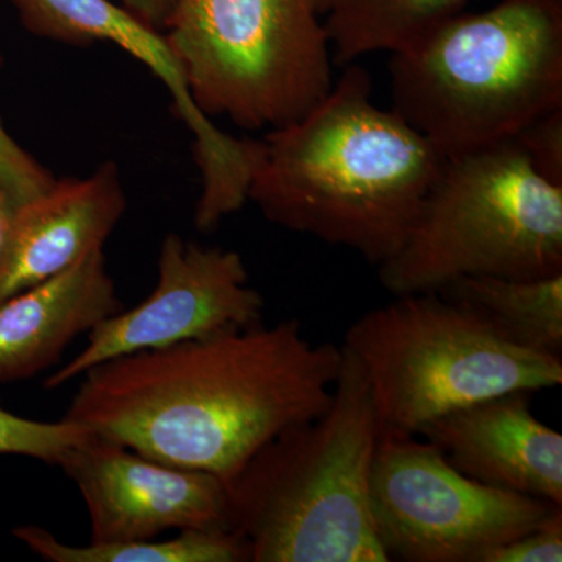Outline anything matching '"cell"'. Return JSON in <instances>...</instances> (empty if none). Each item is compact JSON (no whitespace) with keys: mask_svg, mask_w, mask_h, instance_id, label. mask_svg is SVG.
I'll use <instances>...</instances> for the list:
<instances>
[{"mask_svg":"<svg viewBox=\"0 0 562 562\" xmlns=\"http://www.w3.org/2000/svg\"><path fill=\"white\" fill-rule=\"evenodd\" d=\"M342 347L286 319L114 358L85 372L66 419L225 483L280 432L327 412Z\"/></svg>","mask_w":562,"mask_h":562,"instance_id":"1","label":"cell"},{"mask_svg":"<svg viewBox=\"0 0 562 562\" xmlns=\"http://www.w3.org/2000/svg\"><path fill=\"white\" fill-rule=\"evenodd\" d=\"M446 157L347 66L321 102L260 139L249 201L286 231L379 268L402 249Z\"/></svg>","mask_w":562,"mask_h":562,"instance_id":"2","label":"cell"},{"mask_svg":"<svg viewBox=\"0 0 562 562\" xmlns=\"http://www.w3.org/2000/svg\"><path fill=\"white\" fill-rule=\"evenodd\" d=\"M382 431L364 372L342 347L327 412L280 432L225 483L250 562L390 561L371 512Z\"/></svg>","mask_w":562,"mask_h":562,"instance_id":"3","label":"cell"},{"mask_svg":"<svg viewBox=\"0 0 562 562\" xmlns=\"http://www.w3.org/2000/svg\"><path fill=\"white\" fill-rule=\"evenodd\" d=\"M391 110L443 157L562 106V0H498L391 54Z\"/></svg>","mask_w":562,"mask_h":562,"instance_id":"4","label":"cell"},{"mask_svg":"<svg viewBox=\"0 0 562 562\" xmlns=\"http://www.w3.org/2000/svg\"><path fill=\"white\" fill-rule=\"evenodd\" d=\"M392 295L438 292L462 277L562 273V187L513 138L446 158L405 244L379 268Z\"/></svg>","mask_w":562,"mask_h":562,"instance_id":"5","label":"cell"},{"mask_svg":"<svg viewBox=\"0 0 562 562\" xmlns=\"http://www.w3.org/2000/svg\"><path fill=\"white\" fill-rule=\"evenodd\" d=\"M382 430L419 435L432 420L473 403L562 384V358L509 341L471 306L439 292L395 295L346 331Z\"/></svg>","mask_w":562,"mask_h":562,"instance_id":"6","label":"cell"},{"mask_svg":"<svg viewBox=\"0 0 562 562\" xmlns=\"http://www.w3.org/2000/svg\"><path fill=\"white\" fill-rule=\"evenodd\" d=\"M165 36L195 105L247 131L299 120L335 83L316 0H177Z\"/></svg>","mask_w":562,"mask_h":562,"instance_id":"7","label":"cell"},{"mask_svg":"<svg viewBox=\"0 0 562 562\" xmlns=\"http://www.w3.org/2000/svg\"><path fill=\"white\" fill-rule=\"evenodd\" d=\"M560 508L469 479L420 436L382 431L371 512L390 561L483 562Z\"/></svg>","mask_w":562,"mask_h":562,"instance_id":"8","label":"cell"},{"mask_svg":"<svg viewBox=\"0 0 562 562\" xmlns=\"http://www.w3.org/2000/svg\"><path fill=\"white\" fill-rule=\"evenodd\" d=\"M265 299L249 286L241 255L168 235L161 244L158 283L146 301L121 310L88 333L77 357L44 382L57 390L114 358L261 324Z\"/></svg>","mask_w":562,"mask_h":562,"instance_id":"9","label":"cell"},{"mask_svg":"<svg viewBox=\"0 0 562 562\" xmlns=\"http://www.w3.org/2000/svg\"><path fill=\"white\" fill-rule=\"evenodd\" d=\"M61 471L79 487L91 542L155 539L165 531L232 530L227 484L213 473L151 460L92 435Z\"/></svg>","mask_w":562,"mask_h":562,"instance_id":"10","label":"cell"},{"mask_svg":"<svg viewBox=\"0 0 562 562\" xmlns=\"http://www.w3.org/2000/svg\"><path fill=\"white\" fill-rule=\"evenodd\" d=\"M531 392L473 403L422 428L469 479L562 506V435L531 412Z\"/></svg>","mask_w":562,"mask_h":562,"instance_id":"11","label":"cell"},{"mask_svg":"<svg viewBox=\"0 0 562 562\" xmlns=\"http://www.w3.org/2000/svg\"><path fill=\"white\" fill-rule=\"evenodd\" d=\"M125 209L114 162L87 179L55 180L49 190L22 203L0 257V302L103 249Z\"/></svg>","mask_w":562,"mask_h":562,"instance_id":"12","label":"cell"},{"mask_svg":"<svg viewBox=\"0 0 562 562\" xmlns=\"http://www.w3.org/2000/svg\"><path fill=\"white\" fill-rule=\"evenodd\" d=\"M124 310L103 249L0 302V384L33 379L74 339Z\"/></svg>","mask_w":562,"mask_h":562,"instance_id":"13","label":"cell"},{"mask_svg":"<svg viewBox=\"0 0 562 562\" xmlns=\"http://www.w3.org/2000/svg\"><path fill=\"white\" fill-rule=\"evenodd\" d=\"M472 0H316L330 40L333 61L347 65L375 52L406 49Z\"/></svg>","mask_w":562,"mask_h":562,"instance_id":"14","label":"cell"},{"mask_svg":"<svg viewBox=\"0 0 562 562\" xmlns=\"http://www.w3.org/2000/svg\"><path fill=\"white\" fill-rule=\"evenodd\" d=\"M438 292L471 306L517 346L561 357L562 273L546 279L462 277Z\"/></svg>","mask_w":562,"mask_h":562,"instance_id":"15","label":"cell"},{"mask_svg":"<svg viewBox=\"0 0 562 562\" xmlns=\"http://www.w3.org/2000/svg\"><path fill=\"white\" fill-rule=\"evenodd\" d=\"M33 553L50 562H250L249 543L233 530H184L165 541L90 542L70 546L46 528L13 530Z\"/></svg>","mask_w":562,"mask_h":562,"instance_id":"16","label":"cell"},{"mask_svg":"<svg viewBox=\"0 0 562 562\" xmlns=\"http://www.w3.org/2000/svg\"><path fill=\"white\" fill-rule=\"evenodd\" d=\"M91 436L83 425L66 417L58 422L25 419L0 406V454H20L60 465L70 450Z\"/></svg>","mask_w":562,"mask_h":562,"instance_id":"17","label":"cell"},{"mask_svg":"<svg viewBox=\"0 0 562 562\" xmlns=\"http://www.w3.org/2000/svg\"><path fill=\"white\" fill-rule=\"evenodd\" d=\"M513 139L539 176L562 187V106L528 122Z\"/></svg>","mask_w":562,"mask_h":562,"instance_id":"18","label":"cell"},{"mask_svg":"<svg viewBox=\"0 0 562 562\" xmlns=\"http://www.w3.org/2000/svg\"><path fill=\"white\" fill-rule=\"evenodd\" d=\"M0 181L9 192L14 209L38 198L55 183L43 166L18 146L0 122Z\"/></svg>","mask_w":562,"mask_h":562,"instance_id":"19","label":"cell"},{"mask_svg":"<svg viewBox=\"0 0 562 562\" xmlns=\"http://www.w3.org/2000/svg\"><path fill=\"white\" fill-rule=\"evenodd\" d=\"M562 508L538 527L503 543L484 557L483 562H561Z\"/></svg>","mask_w":562,"mask_h":562,"instance_id":"20","label":"cell"},{"mask_svg":"<svg viewBox=\"0 0 562 562\" xmlns=\"http://www.w3.org/2000/svg\"><path fill=\"white\" fill-rule=\"evenodd\" d=\"M121 2L133 16L138 18L154 31L165 33L177 0H121Z\"/></svg>","mask_w":562,"mask_h":562,"instance_id":"21","label":"cell"},{"mask_svg":"<svg viewBox=\"0 0 562 562\" xmlns=\"http://www.w3.org/2000/svg\"><path fill=\"white\" fill-rule=\"evenodd\" d=\"M14 210L16 209H14L13 202H11L9 192L5 191L2 181H0V257H2L7 239H9Z\"/></svg>","mask_w":562,"mask_h":562,"instance_id":"22","label":"cell"}]
</instances>
